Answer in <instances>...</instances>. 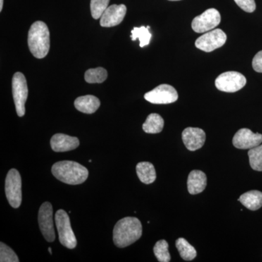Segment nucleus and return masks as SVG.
<instances>
[{"instance_id":"obj_10","label":"nucleus","mask_w":262,"mask_h":262,"mask_svg":"<svg viewBox=\"0 0 262 262\" xmlns=\"http://www.w3.org/2000/svg\"><path fill=\"white\" fill-rule=\"evenodd\" d=\"M53 213V206L51 203L46 202L39 208L38 215V222L41 232L46 241L51 243L53 242L56 239Z\"/></svg>"},{"instance_id":"obj_24","label":"nucleus","mask_w":262,"mask_h":262,"mask_svg":"<svg viewBox=\"0 0 262 262\" xmlns=\"http://www.w3.org/2000/svg\"><path fill=\"white\" fill-rule=\"evenodd\" d=\"M248 155L251 168L256 171H262V144L249 149Z\"/></svg>"},{"instance_id":"obj_19","label":"nucleus","mask_w":262,"mask_h":262,"mask_svg":"<svg viewBox=\"0 0 262 262\" xmlns=\"http://www.w3.org/2000/svg\"><path fill=\"white\" fill-rule=\"evenodd\" d=\"M136 173L141 182L152 184L156 180V171L154 165L149 162H141L136 165Z\"/></svg>"},{"instance_id":"obj_23","label":"nucleus","mask_w":262,"mask_h":262,"mask_svg":"<svg viewBox=\"0 0 262 262\" xmlns=\"http://www.w3.org/2000/svg\"><path fill=\"white\" fill-rule=\"evenodd\" d=\"M149 27H145L144 26L141 27H134L131 31V39L133 41L139 39L140 47H145L149 44L151 38V33L149 31Z\"/></svg>"},{"instance_id":"obj_17","label":"nucleus","mask_w":262,"mask_h":262,"mask_svg":"<svg viewBox=\"0 0 262 262\" xmlns=\"http://www.w3.org/2000/svg\"><path fill=\"white\" fill-rule=\"evenodd\" d=\"M101 102L96 96L92 95L80 96L75 101V106L78 111L84 114H93L97 111Z\"/></svg>"},{"instance_id":"obj_8","label":"nucleus","mask_w":262,"mask_h":262,"mask_svg":"<svg viewBox=\"0 0 262 262\" xmlns=\"http://www.w3.org/2000/svg\"><path fill=\"white\" fill-rule=\"evenodd\" d=\"M227 41V34L222 29H216L205 33L195 41V46L201 51L210 53L222 47Z\"/></svg>"},{"instance_id":"obj_29","label":"nucleus","mask_w":262,"mask_h":262,"mask_svg":"<svg viewBox=\"0 0 262 262\" xmlns=\"http://www.w3.org/2000/svg\"><path fill=\"white\" fill-rule=\"evenodd\" d=\"M253 70L258 73H262V51L256 53L252 61Z\"/></svg>"},{"instance_id":"obj_9","label":"nucleus","mask_w":262,"mask_h":262,"mask_svg":"<svg viewBox=\"0 0 262 262\" xmlns=\"http://www.w3.org/2000/svg\"><path fill=\"white\" fill-rule=\"evenodd\" d=\"M144 98L154 104H168L176 102L178 100L179 95L173 86L163 84L146 93Z\"/></svg>"},{"instance_id":"obj_6","label":"nucleus","mask_w":262,"mask_h":262,"mask_svg":"<svg viewBox=\"0 0 262 262\" xmlns=\"http://www.w3.org/2000/svg\"><path fill=\"white\" fill-rule=\"evenodd\" d=\"M12 89L16 113L19 117H23L25 115V103L28 97V86L23 74L16 72L13 75Z\"/></svg>"},{"instance_id":"obj_7","label":"nucleus","mask_w":262,"mask_h":262,"mask_svg":"<svg viewBox=\"0 0 262 262\" xmlns=\"http://www.w3.org/2000/svg\"><path fill=\"white\" fill-rule=\"evenodd\" d=\"M246 77L237 72H227L219 76L215 80V85L220 91L234 93L246 85Z\"/></svg>"},{"instance_id":"obj_2","label":"nucleus","mask_w":262,"mask_h":262,"mask_svg":"<svg viewBox=\"0 0 262 262\" xmlns=\"http://www.w3.org/2000/svg\"><path fill=\"white\" fill-rule=\"evenodd\" d=\"M51 171L58 180L70 185L82 184L87 180L89 173V170L83 165L70 160L55 163Z\"/></svg>"},{"instance_id":"obj_12","label":"nucleus","mask_w":262,"mask_h":262,"mask_svg":"<svg viewBox=\"0 0 262 262\" xmlns=\"http://www.w3.org/2000/svg\"><path fill=\"white\" fill-rule=\"evenodd\" d=\"M262 143L261 134H254L248 128L239 129L232 139L234 147L239 149H251Z\"/></svg>"},{"instance_id":"obj_16","label":"nucleus","mask_w":262,"mask_h":262,"mask_svg":"<svg viewBox=\"0 0 262 262\" xmlns=\"http://www.w3.org/2000/svg\"><path fill=\"white\" fill-rule=\"evenodd\" d=\"M207 185L206 173L201 170H194L189 174L187 179L188 192L191 194H199L204 191Z\"/></svg>"},{"instance_id":"obj_22","label":"nucleus","mask_w":262,"mask_h":262,"mask_svg":"<svg viewBox=\"0 0 262 262\" xmlns=\"http://www.w3.org/2000/svg\"><path fill=\"white\" fill-rule=\"evenodd\" d=\"M107 71L102 67L90 69L84 74V80L89 83H102L107 78Z\"/></svg>"},{"instance_id":"obj_28","label":"nucleus","mask_w":262,"mask_h":262,"mask_svg":"<svg viewBox=\"0 0 262 262\" xmlns=\"http://www.w3.org/2000/svg\"><path fill=\"white\" fill-rule=\"evenodd\" d=\"M234 1L246 13H253L256 10L255 0H234Z\"/></svg>"},{"instance_id":"obj_13","label":"nucleus","mask_w":262,"mask_h":262,"mask_svg":"<svg viewBox=\"0 0 262 262\" xmlns=\"http://www.w3.org/2000/svg\"><path fill=\"white\" fill-rule=\"evenodd\" d=\"M206 133L198 127H187L182 132V140L189 151L201 149L206 142Z\"/></svg>"},{"instance_id":"obj_3","label":"nucleus","mask_w":262,"mask_h":262,"mask_svg":"<svg viewBox=\"0 0 262 262\" xmlns=\"http://www.w3.org/2000/svg\"><path fill=\"white\" fill-rule=\"evenodd\" d=\"M28 46L35 58H45L50 50V32L44 22L36 21L31 26L28 34Z\"/></svg>"},{"instance_id":"obj_27","label":"nucleus","mask_w":262,"mask_h":262,"mask_svg":"<svg viewBox=\"0 0 262 262\" xmlns=\"http://www.w3.org/2000/svg\"><path fill=\"white\" fill-rule=\"evenodd\" d=\"M0 261L18 262L19 259L16 253L3 242L0 244Z\"/></svg>"},{"instance_id":"obj_30","label":"nucleus","mask_w":262,"mask_h":262,"mask_svg":"<svg viewBox=\"0 0 262 262\" xmlns=\"http://www.w3.org/2000/svg\"><path fill=\"white\" fill-rule=\"evenodd\" d=\"M3 0H0V11L3 10Z\"/></svg>"},{"instance_id":"obj_20","label":"nucleus","mask_w":262,"mask_h":262,"mask_svg":"<svg viewBox=\"0 0 262 262\" xmlns=\"http://www.w3.org/2000/svg\"><path fill=\"white\" fill-rule=\"evenodd\" d=\"M164 120L163 117L156 113L150 114L143 124V130L146 134H159L163 130Z\"/></svg>"},{"instance_id":"obj_1","label":"nucleus","mask_w":262,"mask_h":262,"mask_svg":"<svg viewBox=\"0 0 262 262\" xmlns=\"http://www.w3.org/2000/svg\"><path fill=\"white\" fill-rule=\"evenodd\" d=\"M142 235V225L136 217H125L117 222L113 229V241L118 248L134 244Z\"/></svg>"},{"instance_id":"obj_4","label":"nucleus","mask_w":262,"mask_h":262,"mask_svg":"<svg viewBox=\"0 0 262 262\" xmlns=\"http://www.w3.org/2000/svg\"><path fill=\"white\" fill-rule=\"evenodd\" d=\"M55 219L60 243L66 248L74 249L77 246V242L71 227L69 215L63 210H58Z\"/></svg>"},{"instance_id":"obj_32","label":"nucleus","mask_w":262,"mask_h":262,"mask_svg":"<svg viewBox=\"0 0 262 262\" xmlns=\"http://www.w3.org/2000/svg\"><path fill=\"white\" fill-rule=\"evenodd\" d=\"M169 1H180V0H169Z\"/></svg>"},{"instance_id":"obj_18","label":"nucleus","mask_w":262,"mask_h":262,"mask_svg":"<svg viewBox=\"0 0 262 262\" xmlns=\"http://www.w3.org/2000/svg\"><path fill=\"white\" fill-rule=\"evenodd\" d=\"M238 201L248 209L256 211L262 207V192L258 190H251L243 194Z\"/></svg>"},{"instance_id":"obj_14","label":"nucleus","mask_w":262,"mask_h":262,"mask_svg":"<svg viewBox=\"0 0 262 262\" xmlns=\"http://www.w3.org/2000/svg\"><path fill=\"white\" fill-rule=\"evenodd\" d=\"M127 8L125 5H113L108 7L100 18L102 27H113L119 25L126 15Z\"/></svg>"},{"instance_id":"obj_31","label":"nucleus","mask_w":262,"mask_h":262,"mask_svg":"<svg viewBox=\"0 0 262 262\" xmlns=\"http://www.w3.org/2000/svg\"><path fill=\"white\" fill-rule=\"evenodd\" d=\"M48 251H49L50 253H51V254H52V249H51V248H48Z\"/></svg>"},{"instance_id":"obj_25","label":"nucleus","mask_w":262,"mask_h":262,"mask_svg":"<svg viewBox=\"0 0 262 262\" xmlns=\"http://www.w3.org/2000/svg\"><path fill=\"white\" fill-rule=\"evenodd\" d=\"M155 256L160 262H169L170 261V255L168 251V244L165 239L157 242L154 246Z\"/></svg>"},{"instance_id":"obj_11","label":"nucleus","mask_w":262,"mask_h":262,"mask_svg":"<svg viewBox=\"0 0 262 262\" xmlns=\"http://www.w3.org/2000/svg\"><path fill=\"white\" fill-rule=\"evenodd\" d=\"M221 22L220 12L210 8L193 19L192 28L196 33H206L214 29Z\"/></svg>"},{"instance_id":"obj_15","label":"nucleus","mask_w":262,"mask_h":262,"mask_svg":"<svg viewBox=\"0 0 262 262\" xmlns=\"http://www.w3.org/2000/svg\"><path fill=\"white\" fill-rule=\"evenodd\" d=\"M51 146L56 152H64L77 149L80 146V141L74 136L57 134L51 138Z\"/></svg>"},{"instance_id":"obj_26","label":"nucleus","mask_w":262,"mask_h":262,"mask_svg":"<svg viewBox=\"0 0 262 262\" xmlns=\"http://www.w3.org/2000/svg\"><path fill=\"white\" fill-rule=\"evenodd\" d=\"M110 0H91V15L94 19L101 18V15L107 9Z\"/></svg>"},{"instance_id":"obj_5","label":"nucleus","mask_w":262,"mask_h":262,"mask_svg":"<svg viewBox=\"0 0 262 262\" xmlns=\"http://www.w3.org/2000/svg\"><path fill=\"white\" fill-rule=\"evenodd\" d=\"M5 194L13 208H18L21 205V177L16 169H11L7 174Z\"/></svg>"},{"instance_id":"obj_21","label":"nucleus","mask_w":262,"mask_h":262,"mask_svg":"<svg viewBox=\"0 0 262 262\" xmlns=\"http://www.w3.org/2000/svg\"><path fill=\"white\" fill-rule=\"evenodd\" d=\"M176 247L178 249L181 257L185 261H192L196 258L195 248L189 244L187 239L180 237L176 241Z\"/></svg>"}]
</instances>
